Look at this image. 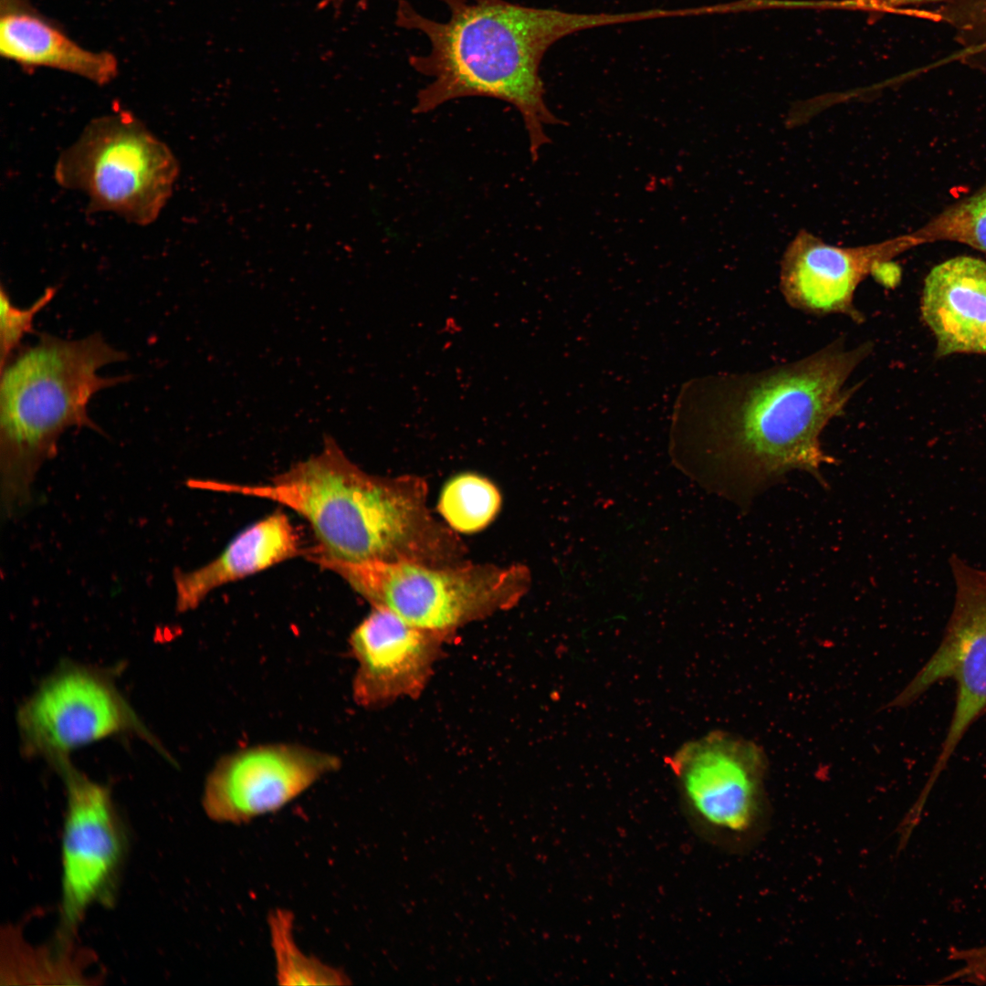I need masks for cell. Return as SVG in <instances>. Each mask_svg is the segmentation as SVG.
Returning <instances> with one entry per match:
<instances>
[{
    "label": "cell",
    "instance_id": "obj_1",
    "mask_svg": "<svg viewBox=\"0 0 986 986\" xmlns=\"http://www.w3.org/2000/svg\"><path fill=\"white\" fill-rule=\"evenodd\" d=\"M872 350L869 341L848 347L839 338L794 362L689 380L672 414L674 462L740 504L793 469L820 477L822 465L834 462L820 435L857 390L847 380Z\"/></svg>",
    "mask_w": 986,
    "mask_h": 986
},
{
    "label": "cell",
    "instance_id": "obj_2",
    "mask_svg": "<svg viewBox=\"0 0 986 986\" xmlns=\"http://www.w3.org/2000/svg\"><path fill=\"white\" fill-rule=\"evenodd\" d=\"M449 16L436 21L400 0L395 24L423 33L429 50L409 64L432 80L416 95L414 113L449 100L481 96L512 104L521 114L533 162L551 142L546 125H567L547 107L540 66L549 47L574 32L634 22V13L574 14L506 0H439Z\"/></svg>",
    "mask_w": 986,
    "mask_h": 986
},
{
    "label": "cell",
    "instance_id": "obj_3",
    "mask_svg": "<svg viewBox=\"0 0 986 986\" xmlns=\"http://www.w3.org/2000/svg\"><path fill=\"white\" fill-rule=\"evenodd\" d=\"M192 488L281 504L310 524L316 547L348 561H407L446 567L464 562L467 547L427 507L420 477H385L355 465L332 437L318 454L265 484L190 479Z\"/></svg>",
    "mask_w": 986,
    "mask_h": 986
},
{
    "label": "cell",
    "instance_id": "obj_4",
    "mask_svg": "<svg viewBox=\"0 0 986 986\" xmlns=\"http://www.w3.org/2000/svg\"><path fill=\"white\" fill-rule=\"evenodd\" d=\"M127 358L97 332L79 340L44 332L1 369V504L5 517L30 504L37 475L56 456L67 429L101 432L88 414L90 399L131 376L103 377L98 371Z\"/></svg>",
    "mask_w": 986,
    "mask_h": 986
},
{
    "label": "cell",
    "instance_id": "obj_5",
    "mask_svg": "<svg viewBox=\"0 0 986 986\" xmlns=\"http://www.w3.org/2000/svg\"><path fill=\"white\" fill-rule=\"evenodd\" d=\"M305 557L341 577L372 607H383L446 640L464 625L515 606L531 582L521 564L348 561L319 550Z\"/></svg>",
    "mask_w": 986,
    "mask_h": 986
},
{
    "label": "cell",
    "instance_id": "obj_6",
    "mask_svg": "<svg viewBox=\"0 0 986 986\" xmlns=\"http://www.w3.org/2000/svg\"><path fill=\"white\" fill-rule=\"evenodd\" d=\"M179 173L171 149L123 110L90 121L54 168L57 183L84 194L91 211L139 226L159 217Z\"/></svg>",
    "mask_w": 986,
    "mask_h": 986
},
{
    "label": "cell",
    "instance_id": "obj_7",
    "mask_svg": "<svg viewBox=\"0 0 986 986\" xmlns=\"http://www.w3.org/2000/svg\"><path fill=\"white\" fill-rule=\"evenodd\" d=\"M949 566L955 585L953 608L942 639L925 665L895 698L888 708L912 705L936 684L950 679L956 687L949 727L920 792L928 798L960 741L986 711V570L958 556Z\"/></svg>",
    "mask_w": 986,
    "mask_h": 986
},
{
    "label": "cell",
    "instance_id": "obj_8",
    "mask_svg": "<svg viewBox=\"0 0 986 986\" xmlns=\"http://www.w3.org/2000/svg\"><path fill=\"white\" fill-rule=\"evenodd\" d=\"M53 765L67 792L60 932L69 936L91 906L111 898L126 839L109 789L80 773L68 758Z\"/></svg>",
    "mask_w": 986,
    "mask_h": 986
},
{
    "label": "cell",
    "instance_id": "obj_9",
    "mask_svg": "<svg viewBox=\"0 0 986 986\" xmlns=\"http://www.w3.org/2000/svg\"><path fill=\"white\" fill-rule=\"evenodd\" d=\"M17 720L25 751L52 763L114 734L133 730L152 738L111 681L80 666H64L46 679Z\"/></svg>",
    "mask_w": 986,
    "mask_h": 986
},
{
    "label": "cell",
    "instance_id": "obj_10",
    "mask_svg": "<svg viewBox=\"0 0 986 986\" xmlns=\"http://www.w3.org/2000/svg\"><path fill=\"white\" fill-rule=\"evenodd\" d=\"M339 767L336 756L305 746L241 750L221 758L208 774L204 811L216 823H246L278 811Z\"/></svg>",
    "mask_w": 986,
    "mask_h": 986
},
{
    "label": "cell",
    "instance_id": "obj_11",
    "mask_svg": "<svg viewBox=\"0 0 986 986\" xmlns=\"http://www.w3.org/2000/svg\"><path fill=\"white\" fill-rule=\"evenodd\" d=\"M675 760L689 802L708 825L740 838L759 834L767 813V760L760 746L714 733Z\"/></svg>",
    "mask_w": 986,
    "mask_h": 986
},
{
    "label": "cell",
    "instance_id": "obj_12",
    "mask_svg": "<svg viewBox=\"0 0 986 986\" xmlns=\"http://www.w3.org/2000/svg\"><path fill=\"white\" fill-rule=\"evenodd\" d=\"M445 641L388 609L372 607L350 639L358 665L352 683L355 701L372 708L417 698L431 678Z\"/></svg>",
    "mask_w": 986,
    "mask_h": 986
},
{
    "label": "cell",
    "instance_id": "obj_13",
    "mask_svg": "<svg viewBox=\"0 0 986 986\" xmlns=\"http://www.w3.org/2000/svg\"><path fill=\"white\" fill-rule=\"evenodd\" d=\"M913 246L909 236L855 247L829 245L802 230L787 246L780 286L786 301L810 314H844L864 320L854 305L859 283L882 263Z\"/></svg>",
    "mask_w": 986,
    "mask_h": 986
},
{
    "label": "cell",
    "instance_id": "obj_14",
    "mask_svg": "<svg viewBox=\"0 0 986 986\" xmlns=\"http://www.w3.org/2000/svg\"><path fill=\"white\" fill-rule=\"evenodd\" d=\"M921 313L935 336L936 357L986 353V262L961 256L934 267L925 279Z\"/></svg>",
    "mask_w": 986,
    "mask_h": 986
},
{
    "label": "cell",
    "instance_id": "obj_15",
    "mask_svg": "<svg viewBox=\"0 0 986 986\" xmlns=\"http://www.w3.org/2000/svg\"><path fill=\"white\" fill-rule=\"evenodd\" d=\"M0 54L26 68H49L105 85L118 74V60L75 42L29 0H0Z\"/></svg>",
    "mask_w": 986,
    "mask_h": 986
},
{
    "label": "cell",
    "instance_id": "obj_16",
    "mask_svg": "<svg viewBox=\"0 0 986 986\" xmlns=\"http://www.w3.org/2000/svg\"><path fill=\"white\" fill-rule=\"evenodd\" d=\"M305 551L287 515L274 512L242 531L212 561L190 572L175 570L176 610H194L214 590Z\"/></svg>",
    "mask_w": 986,
    "mask_h": 986
},
{
    "label": "cell",
    "instance_id": "obj_17",
    "mask_svg": "<svg viewBox=\"0 0 986 986\" xmlns=\"http://www.w3.org/2000/svg\"><path fill=\"white\" fill-rule=\"evenodd\" d=\"M1 979L7 984H89L94 978L86 975L89 965L87 953L68 943L60 935L55 947H34L14 928L4 934Z\"/></svg>",
    "mask_w": 986,
    "mask_h": 986
},
{
    "label": "cell",
    "instance_id": "obj_18",
    "mask_svg": "<svg viewBox=\"0 0 986 986\" xmlns=\"http://www.w3.org/2000/svg\"><path fill=\"white\" fill-rule=\"evenodd\" d=\"M275 974L278 985H347L350 978L341 970L309 956L294 937L293 914L283 908L270 912L267 919Z\"/></svg>",
    "mask_w": 986,
    "mask_h": 986
},
{
    "label": "cell",
    "instance_id": "obj_19",
    "mask_svg": "<svg viewBox=\"0 0 986 986\" xmlns=\"http://www.w3.org/2000/svg\"><path fill=\"white\" fill-rule=\"evenodd\" d=\"M500 505L501 497L494 484L475 474H462L446 484L437 509L454 531L474 533L495 519Z\"/></svg>",
    "mask_w": 986,
    "mask_h": 986
},
{
    "label": "cell",
    "instance_id": "obj_20",
    "mask_svg": "<svg viewBox=\"0 0 986 986\" xmlns=\"http://www.w3.org/2000/svg\"><path fill=\"white\" fill-rule=\"evenodd\" d=\"M911 235L916 245L933 240H949L964 243L986 253V183Z\"/></svg>",
    "mask_w": 986,
    "mask_h": 986
},
{
    "label": "cell",
    "instance_id": "obj_21",
    "mask_svg": "<svg viewBox=\"0 0 986 986\" xmlns=\"http://www.w3.org/2000/svg\"><path fill=\"white\" fill-rule=\"evenodd\" d=\"M57 293L56 287L47 288L28 308L14 305L9 294L1 286L0 290V367L1 369L20 346L24 336L33 330L34 317L47 306Z\"/></svg>",
    "mask_w": 986,
    "mask_h": 986
},
{
    "label": "cell",
    "instance_id": "obj_22",
    "mask_svg": "<svg viewBox=\"0 0 986 986\" xmlns=\"http://www.w3.org/2000/svg\"><path fill=\"white\" fill-rule=\"evenodd\" d=\"M948 958L960 965L942 977L939 983L958 981L976 985L986 984V943L970 948H950Z\"/></svg>",
    "mask_w": 986,
    "mask_h": 986
},
{
    "label": "cell",
    "instance_id": "obj_23",
    "mask_svg": "<svg viewBox=\"0 0 986 986\" xmlns=\"http://www.w3.org/2000/svg\"><path fill=\"white\" fill-rule=\"evenodd\" d=\"M877 8L892 9L909 5L947 4L952 0H864Z\"/></svg>",
    "mask_w": 986,
    "mask_h": 986
},
{
    "label": "cell",
    "instance_id": "obj_24",
    "mask_svg": "<svg viewBox=\"0 0 986 986\" xmlns=\"http://www.w3.org/2000/svg\"><path fill=\"white\" fill-rule=\"evenodd\" d=\"M369 0H359L358 6L364 9L368 5Z\"/></svg>",
    "mask_w": 986,
    "mask_h": 986
}]
</instances>
